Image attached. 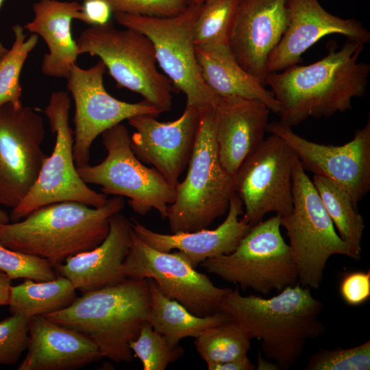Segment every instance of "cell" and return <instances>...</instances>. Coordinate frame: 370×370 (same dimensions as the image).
I'll return each mask as SVG.
<instances>
[{
	"label": "cell",
	"instance_id": "1",
	"mask_svg": "<svg viewBox=\"0 0 370 370\" xmlns=\"http://www.w3.org/2000/svg\"><path fill=\"white\" fill-rule=\"evenodd\" d=\"M363 48L349 39L341 49L332 42L320 60L268 74L266 84L279 104L280 121L293 127L351 110L353 99L363 97L368 85L370 66L358 62Z\"/></svg>",
	"mask_w": 370,
	"mask_h": 370
},
{
	"label": "cell",
	"instance_id": "2",
	"mask_svg": "<svg viewBox=\"0 0 370 370\" xmlns=\"http://www.w3.org/2000/svg\"><path fill=\"white\" fill-rule=\"evenodd\" d=\"M323 303L299 283L277 295H242L238 288L223 299L219 311L238 324L251 339L260 341L264 357L288 370L301 356L307 342L325 332L319 319Z\"/></svg>",
	"mask_w": 370,
	"mask_h": 370
},
{
	"label": "cell",
	"instance_id": "3",
	"mask_svg": "<svg viewBox=\"0 0 370 370\" xmlns=\"http://www.w3.org/2000/svg\"><path fill=\"white\" fill-rule=\"evenodd\" d=\"M124 206L120 196L108 199L99 208L75 201L48 204L18 221L0 224V243L44 258L55 267L100 245L108 234L110 217Z\"/></svg>",
	"mask_w": 370,
	"mask_h": 370
},
{
	"label": "cell",
	"instance_id": "4",
	"mask_svg": "<svg viewBox=\"0 0 370 370\" xmlns=\"http://www.w3.org/2000/svg\"><path fill=\"white\" fill-rule=\"evenodd\" d=\"M151 295L148 280L123 281L82 295L67 308L43 317L73 330L92 341L101 357L130 362V344L148 319Z\"/></svg>",
	"mask_w": 370,
	"mask_h": 370
},
{
	"label": "cell",
	"instance_id": "5",
	"mask_svg": "<svg viewBox=\"0 0 370 370\" xmlns=\"http://www.w3.org/2000/svg\"><path fill=\"white\" fill-rule=\"evenodd\" d=\"M199 125L185 179L175 186L166 218L171 234L208 228L229 208L234 177L221 165L215 137L213 106L199 109Z\"/></svg>",
	"mask_w": 370,
	"mask_h": 370
},
{
	"label": "cell",
	"instance_id": "6",
	"mask_svg": "<svg viewBox=\"0 0 370 370\" xmlns=\"http://www.w3.org/2000/svg\"><path fill=\"white\" fill-rule=\"evenodd\" d=\"M76 43L79 55L100 58L119 87L140 95L160 114L171 110L173 84L158 71L153 45L146 36L118 29L110 20L83 30Z\"/></svg>",
	"mask_w": 370,
	"mask_h": 370
},
{
	"label": "cell",
	"instance_id": "7",
	"mask_svg": "<svg viewBox=\"0 0 370 370\" xmlns=\"http://www.w3.org/2000/svg\"><path fill=\"white\" fill-rule=\"evenodd\" d=\"M293 210L281 217L298 272V283L317 289L329 258L343 255L357 259L343 241L312 180L297 158L293 169Z\"/></svg>",
	"mask_w": 370,
	"mask_h": 370
},
{
	"label": "cell",
	"instance_id": "8",
	"mask_svg": "<svg viewBox=\"0 0 370 370\" xmlns=\"http://www.w3.org/2000/svg\"><path fill=\"white\" fill-rule=\"evenodd\" d=\"M275 214L251 227L234 251L207 259L203 267L224 281L267 295L298 283L296 264Z\"/></svg>",
	"mask_w": 370,
	"mask_h": 370
},
{
	"label": "cell",
	"instance_id": "9",
	"mask_svg": "<svg viewBox=\"0 0 370 370\" xmlns=\"http://www.w3.org/2000/svg\"><path fill=\"white\" fill-rule=\"evenodd\" d=\"M201 6L190 2L182 13L167 17L114 13L119 25L151 40L157 63L175 88L186 95V106L198 109L214 106L219 97L204 82L196 58L193 33Z\"/></svg>",
	"mask_w": 370,
	"mask_h": 370
},
{
	"label": "cell",
	"instance_id": "10",
	"mask_svg": "<svg viewBox=\"0 0 370 370\" xmlns=\"http://www.w3.org/2000/svg\"><path fill=\"white\" fill-rule=\"evenodd\" d=\"M131 136L125 125L119 123L102 134L107 154L96 165L77 168L87 184L100 186L103 193L128 198L132 209L145 215L156 209L163 219L168 206L175 197V186L171 185L153 167L148 168L131 148Z\"/></svg>",
	"mask_w": 370,
	"mask_h": 370
},
{
	"label": "cell",
	"instance_id": "11",
	"mask_svg": "<svg viewBox=\"0 0 370 370\" xmlns=\"http://www.w3.org/2000/svg\"><path fill=\"white\" fill-rule=\"evenodd\" d=\"M70 108L67 92L51 93L44 113L52 133L56 134L53 150L45 159L29 193L11 210L10 219L12 222L53 203L75 201L95 208L106 203L107 195L91 189L77 172L73 156V132L69 124Z\"/></svg>",
	"mask_w": 370,
	"mask_h": 370
},
{
	"label": "cell",
	"instance_id": "12",
	"mask_svg": "<svg viewBox=\"0 0 370 370\" xmlns=\"http://www.w3.org/2000/svg\"><path fill=\"white\" fill-rule=\"evenodd\" d=\"M121 272L126 278L153 280L165 296L199 317L219 311L221 302L232 290L215 286L177 251L162 252L150 247L133 230Z\"/></svg>",
	"mask_w": 370,
	"mask_h": 370
},
{
	"label": "cell",
	"instance_id": "13",
	"mask_svg": "<svg viewBox=\"0 0 370 370\" xmlns=\"http://www.w3.org/2000/svg\"><path fill=\"white\" fill-rule=\"evenodd\" d=\"M296 158L282 138L271 134L240 166L234 177V192L244 207L242 219L249 225L269 212L281 217L291 212Z\"/></svg>",
	"mask_w": 370,
	"mask_h": 370
},
{
	"label": "cell",
	"instance_id": "14",
	"mask_svg": "<svg viewBox=\"0 0 370 370\" xmlns=\"http://www.w3.org/2000/svg\"><path fill=\"white\" fill-rule=\"evenodd\" d=\"M44 138L36 109L11 103L0 107V206L15 208L36 182L48 156Z\"/></svg>",
	"mask_w": 370,
	"mask_h": 370
},
{
	"label": "cell",
	"instance_id": "15",
	"mask_svg": "<svg viewBox=\"0 0 370 370\" xmlns=\"http://www.w3.org/2000/svg\"><path fill=\"white\" fill-rule=\"evenodd\" d=\"M106 71L101 60L88 69L75 64L66 77L75 103L73 156L77 168L89 164L93 141L107 130L134 116L160 114L145 100L128 103L110 95L103 84Z\"/></svg>",
	"mask_w": 370,
	"mask_h": 370
},
{
	"label": "cell",
	"instance_id": "16",
	"mask_svg": "<svg viewBox=\"0 0 370 370\" xmlns=\"http://www.w3.org/2000/svg\"><path fill=\"white\" fill-rule=\"evenodd\" d=\"M267 132L282 138L293 149L304 171L325 177L345 189L354 205L370 190V120L343 145L308 140L281 121L268 123Z\"/></svg>",
	"mask_w": 370,
	"mask_h": 370
},
{
	"label": "cell",
	"instance_id": "17",
	"mask_svg": "<svg viewBox=\"0 0 370 370\" xmlns=\"http://www.w3.org/2000/svg\"><path fill=\"white\" fill-rule=\"evenodd\" d=\"M199 115V109L186 106L173 121L160 122L151 114L130 118L128 123L135 130L130 141L134 153L175 186L190 158Z\"/></svg>",
	"mask_w": 370,
	"mask_h": 370
},
{
	"label": "cell",
	"instance_id": "18",
	"mask_svg": "<svg viewBox=\"0 0 370 370\" xmlns=\"http://www.w3.org/2000/svg\"><path fill=\"white\" fill-rule=\"evenodd\" d=\"M286 27L269 56L268 74L297 65L306 50L330 34H341L364 45L370 40V32L360 21L333 15L318 0H286Z\"/></svg>",
	"mask_w": 370,
	"mask_h": 370
},
{
	"label": "cell",
	"instance_id": "19",
	"mask_svg": "<svg viewBox=\"0 0 370 370\" xmlns=\"http://www.w3.org/2000/svg\"><path fill=\"white\" fill-rule=\"evenodd\" d=\"M286 1L238 0L229 46L241 67L264 86L269 56L286 27Z\"/></svg>",
	"mask_w": 370,
	"mask_h": 370
},
{
	"label": "cell",
	"instance_id": "20",
	"mask_svg": "<svg viewBox=\"0 0 370 370\" xmlns=\"http://www.w3.org/2000/svg\"><path fill=\"white\" fill-rule=\"evenodd\" d=\"M214 108L219 161L234 177L264 139L271 110L259 101L236 96L219 97Z\"/></svg>",
	"mask_w": 370,
	"mask_h": 370
},
{
	"label": "cell",
	"instance_id": "21",
	"mask_svg": "<svg viewBox=\"0 0 370 370\" xmlns=\"http://www.w3.org/2000/svg\"><path fill=\"white\" fill-rule=\"evenodd\" d=\"M243 214L241 199L234 193L223 222L214 230L207 228L171 234L154 232L134 219L133 231L150 247L162 251H177L193 268L209 258L227 255L235 250L251 225L239 217Z\"/></svg>",
	"mask_w": 370,
	"mask_h": 370
},
{
	"label": "cell",
	"instance_id": "22",
	"mask_svg": "<svg viewBox=\"0 0 370 370\" xmlns=\"http://www.w3.org/2000/svg\"><path fill=\"white\" fill-rule=\"evenodd\" d=\"M103 241L92 249L67 258L54 267L58 275L69 279L82 293L118 284L126 279L121 272L131 243L132 223L116 213L110 219Z\"/></svg>",
	"mask_w": 370,
	"mask_h": 370
},
{
	"label": "cell",
	"instance_id": "23",
	"mask_svg": "<svg viewBox=\"0 0 370 370\" xmlns=\"http://www.w3.org/2000/svg\"><path fill=\"white\" fill-rule=\"evenodd\" d=\"M26 351L18 370H73L102 358L89 338L43 316L29 319Z\"/></svg>",
	"mask_w": 370,
	"mask_h": 370
},
{
	"label": "cell",
	"instance_id": "24",
	"mask_svg": "<svg viewBox=\"0 0 370 370\" xmlns=\"http://www.w3.org/2000/svg\"><path fill=\"white\" fill-rule=\"evenodd\" d=\"M82 5L77 1L39 0L33 5L34 18L23 27L40 36L49 52L45 53L41 71L47 76L66 77L79 56L71 33V22L80 20Z\"/></svg>",
	"mask_w": 370,
	"mask_h": 370
},
{
	"label": "cell",
	"instance_id": "25",
	"mask_svg": "<svg viewBox=\"0 0 370 370\" xmlns=\"http://www.w3.org/2000/svg\"><path fill=\"white\" fill-rule=\"evenodd\" d=\"M195 53L201 77L216 95L257 100L278 113L279 104L273 92L241 67L229 45L210 49L195 47Z\"/></svg>",
	"mask_w": 370,
	"mask_h": 370
},
{
	"label": "cell",
	"instance_id": "26",
	"mask_svg": "<svg viewBox=\"0 0 370 370\" xmlns=\"http://www.w3.org/2000/svg\"><path fill=\"white\" fill-rule=\"evenodd\" d=\"M148 284L151 307L147 321L171 346L178 345L186 337L196 338L207 330L230 319L221 311L205 317L197 316L176 300L165 296L153 280L148 279Z\"/></svg>",
	"mask_w": 370,
	"mask_h": 370
},
{
	"label": "cell",
	"instance_id": "27",
	"mask_svg": "<svg viewBox=\"0 0 370 370\" xmlns=\"http://www.w3.org/2000/svg\"><path fill=\"white\" fill-rule=\"evenodd\" d=\"M77 297L75 288L65 277L58 275L48 281L25 279L16 286H11L8 306L11 314L29 319L60 311Z\"/></svg>",
	"mask_w": 370,
	"mask_h": 370
},
{
	"label": "cell",
	"instance_id": "28",
	"mask_svg": "<svg viewBox=\"0 0 370 370\" xmlns=\"http://www.w3.org/2000/svg\"><path fill=\"white\" fill-rule=\"evenodd\" d=\"M312 182L338 234L357 259L360 258L365 223L349 194L336 183L319 175H314Z\"/></svg>",
	"mask_w": 370,
	"mask_h": 370
},
{
	"label": "cell",
	"instance_id": "29",
	"mask_svg": "<svg viewBox=\"0 0 370 370\" xmlns=\"http://www.w3.org/2000/svg\"><path fill=\"white\" fill-rule=\"evenodd\" d=\"M251 340L244 330L230 319L205 331L195 338V345L206 365L216 364L247 356Z\"/></svg>",
	"mask_w": 370,
	"mask_h": 370
},
{
	"label": "cell",
	"instance_id": "30",
	"mask_svg": "<svg viewBox=\"0 0 370 370\" xmlns=\"http://www.w3.org/2000/svg\"><path fill=\"white\" fill-rule=\"evenodd\" d=\"M237 12L238 0L204 1L194 28L195 47L210 49L228 45Z\"/></svg>",
	"mask_w": 370,
	"mask_h": 370
},
{
	"label": "cell",
	"instance_id": "31",
	"mask_svg": "<svg viewBox=\"0 0 370 370\" xmlns=\"http://www.w3.org/2000/svg\"><path fill=\"white\" fill-rule=\"evenodd\" d=\"M21 25L12 27L14 40L11 48L0 59V107L7 103L23 105L20 75L31 51L38 42V36L32 34L27 38Z\"/></svg>",
	"mask_w": 370,
	"mask_h": 370
},
{
	"label": "cell",
	"instance_id": "32",
	"mask_svg": "<svg viewBox=\"0 0 370 370\" xmlns=\"http://www.w3.org/2000/svg\"><path fill=\"white\" fill-rule=\"evenodd\" d=\"M130 349L143 364V370H164L181 358L184 350L179 345L171 346L166 338L156 331L148 321L142 325Z\"/></svg>",
	"mask_w": 370,
	"mask_h": 370
},
{
	"label": "cell",
	"instance_id": "33",
	"mask_svg": "<svg viewBox=\"0 0 370 370\" xmlns=\"http://www.w3.org/2000/svg\"><path fill=\"white\" fill-rule=\"evenodd\" d=\"M306 370H369L370 341L343 349H319L308 360Z\"/></svg>",
	"mask_w": 370,
	"mask_h": 370
},
{
	"label": "cell",
	"instance_id": "34",
	"mask_svg": "<svg viewBox=\"0 0 370 370\" xmlns=\"http://www.w3.org/2000/svg\"><path fill=\"white\" fill-rule=\"evenodd\" d=\"M0 270L11 280L23 278L48 281L58 276L48 260L10 249L1 243Z\"/></svg>",
	"mask_w": 370,
	"mask_h": 370
},
{
	"label": "cell",
	"instance_id": "35",
	"mask_svg": "<svg viewBox=\"0 0 370 370\" xmlns=\"http://www.w3.org/2000/svg\"><path fill=\"white\" fill-rule=\"evenodd\" d=\"M29 341V319L19 314L0 321V365H13L26 351Z\"/></svg>",
	"mask_w": 370,
	"mask_h": 370
},
{
	"label": "cell",
	"instance_id": "36",
	"mask_svg": "<svg viewBox=\"0 0 370 370\" xmlns=\"http://www.w3.org/2000/svg\"><path fill=\"white\" fill-rule=\"evenodd\" d=\"M110 5L113 14L167 17L182 13L190 0H105Z\"/></svg>",
	"mask_w": 370,
	"mask_h": 370
},
{
	"label": "cell",
	"instance_id": "37",
	"mask_svg": "<svg viewBox=\"0 0 370 370\" xmlns=\"http://www.w3.org/2000/svg\"><path fill=\"white\" fill-rule=\"evenodd\" d=\"M339 293L349 306H358L370 298V270L345 273L339 284Z\"/></svg>",
	"mask_w": 370,
	"mask_h": 370
},
{
	"label": "cell",
	"instance_id": "38",
	"mask_svg": "<svg viewBox=\"0 0 370 370\" xmlns=\"http://www.w3.org/2000/svg\"><path fill=\"white\" fill-rule=\"evenodd\" d=\"M81 10V21L92 25H101L110 21L113 13L105 0H84Z\"/></svg>",
	"mask_w": 370,
	"mask_h": 370
},
{
	"label": "cell",
	"instance_id": "39",
	"mask_svg": "<svg viewBox=\"0 0 370 370\" xmlns=\"http://www.w3.org/2000/svg\"><path fill=\"white\" fill-rule=\"evenodd\" d=\"M208 370H254L256 366L247 356L228 362L207 365Z\"/></svg>",
	"mask_w": 370,
	"mask_h": 370
},
{
	"label": "cell",
	"instance_id": "40",
	"mask_svg": "<svg viewBox=\"0 0 370 370\" xmlns=\"http://www.w3.org/2000/svg\"><path fill=\"white\" fill-rule=\"evenodd\" d=\"M11 286V280L0 270V307L8 306Z\"/></svg>",
	"mask_w": 370,
	"mask_h": 370
},
{
	"label": "cell",
	"instance_id": "41",
	"mask_svg": "<svg viewBox=\"0 0 370 370\" xmlns=\"http://www.w3.org/2000/svg\"><path fill=\"white\" fill-rule=\"evenodd\" d=\"M258 370H279L278 365L273 361L262 357L261 352L258 353V365L256 367Z\"/></svg>",
	"mask_w": 370,
	"mask_h": 370
},
{
	"label": "cell",
	"instance_id": "42",
	"mask_svg": "<svg viewBox=\"0 0 370 370\" xmlns=\"http://www.w3.org/2000/svg\"><path fill=\"white\" fill-rule=\"evenodd\" d=\"M10 221V214L5 210L0 208V224L8 223Z\"/></svg>",
	"mask_w": 370,
	"mask_h": 370
},
{
	"label": "cell",
	"instance_id": "43",
	"mask_svg": "<svg viewBox=\"0 0 370 370\" xmlns=\"http://www.w3.org/2000/svg\"><path fill=\"white\" fill-rule=\"evenodd\" d=\"M4 0H0V8L3 3ZM7 49L0 42V59L7 53Z\"/></svg>",
	"mask_w": 370,
	"mask_h": 370
},
{
	"label": "cell",
	"instance_id": "44",
	"mask_svg": "<svg viewBox=\"0 0 370 370\" xmlns=\"http://www.w3.org/2000/svg\"><path fill=\"white\" fill-rule=\"evenodd\" d=\"M206 1L207 0H190V2L195 3H203Z\"/></svg>",
	"mask_w": 370,
	"mask_h": 370
}]
</instances>
